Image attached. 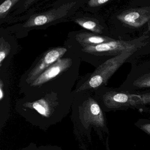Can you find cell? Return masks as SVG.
Instances as JSON below:
<instances>
[{
    "instance_id": "1",
    "label": "cell",
    "mask_w": 150,
    "mask_h": 150,
    "mask_svg": "<svg viewBox=\"0 0 150 150\" xmlns=\"http://www.w3.org/2000/svg\"><path fill=\"white\" fill-rule=\"evenodd\" d=\"M97 90L98 103L105 111L110 112L128 109L148 111L149 110L138 94L106 86L101 87Z\"/></svg>"
},
{
    "instance_id": "2",
    "label": "cell",
    "mask_w": 150,
    "mask_h": 150,
    "mask_svg": "<svg viewBox=\"0 0 150 150\" xmlns=\"http://www.w3.org/2000/svg\"><path fill=\"white\" fill-rule=\"evenodd\" d=\"M144 49H133L126 51L107 60L97 67L88 79L83 84V88L98 89L106 86L110 79L126 62H130L142 53Z\"/></svg>"
},
{
    "instance_id": "3",
    "label": "cell",
    "mask_w": 150,
    "mask_h": 150,
    "mask_svg": "<svg viewBox=\"0 0 150 150\" xmlns=\"http://www.w3.org/2000/svg\"><path fill=\"white\" fill-rule=\"evenodd\" d=\"M150 34L146 32L143 35L131 40H116L98 45L83 48V52L101 58L103 64L107 60L120 55L124 52L133 49H144L149 45Z\"/></svg>"
},
{
    "instance_id": "4",
    "label": "cell",
    "mask_w": 150,
    "mask_h": 150,
    "mask_svg": "<svg viewBox=\"0 0 150 150\" xmlns=\"http://www.w3.org/2000/svg\"><path fill=\"white\" fill-rule=\"evenodd\" d=\"M131 63L130 71L117 88L133 93L150 92V61Z\"/></svg>"
},
{
    "instance_id": "5",
    "label": "cell",
    "mask_w": 150,
    "mask_h": 150,
    "mask_svg": "<svg viewBox=\"0 0 150 150\" xmlns=\"http://www.w3.org/2000/svg\"><path fill=\"white\" fill-rule=\"evenodd\" d=\"M116 17L125 28H139L147 24L150 20V5L126 9L119 13Z\"/></svg>"
},
{
    "instance_id": "6",
    "label": "cell",
    "mask_w": 150,
    "mask_h": 150,
    "mask_svg": "<svg viewBox=\"0 0 150 150\" xmlns=\"http://www.w3.org/2000/svg\"><path fill=\"white\" fill-rule=\"evenodd\" d=\"M67 51L66 48H53L46 52L35 67L30 71L27 81L28 83L34 82L48 67L62 57Z\"/></svg>"
},
{
    "instance_id": "7",
    "label": "cell",
    "mask_w": 150,
    "mask_h": 150,
    "mask_svg": "<svg viewBox=\"0 0 150 150\" xmlns=\"http://www.w3.org/2000/svg\"><path fill=\"white\" fill-rule=\"evenodd\" d=\"M72 64V60L70 58H60L48 67L34 82L32 86H41L50 81L59 74L69 69Z\"/></svg>"
},
{
    "instance_id": "8",
    "label": "cell",
    "mask_w": 150,
    "mask_h": 150,
    "mask_svg": "<svg viewBox=\"0 0 150 150\" xmlns=\"http://www.w3.org/2000/svg\"><path fill=\"white\" fill-rule=\"evenodd\" d=\"M77 42L83 47L95 46L103 43L116 40L108 36L98 35L93 33L82 32L77 34L76 36Z\"/></svg>"
},
{
    "instance_id": "9",
    "label": "cell",
    "mask_w": 150,
    "mask_h": 150,
    "mask_svg": "<svg viewBox=\"0 0 150 150\" xmlns=\"http://www.w3.org/2000/svg\"><path fill=\"white\" fill-rule=\"evenodd\" d=\"M75 22L86 29L92 31L94 34L104 35V32L108 31L105 25L101 24L100 21L91 18H80L75 20Z\"/></svg>"
},
{
    "instance_id": "10",
    "label": "cell",
    "mask_w": 150,
    "mask_h": 150,
    "mask_svg": "<svg viewBox=\"0 0 150 150\" xmlns=\"http://www.w3.org/2000/svg\"><path fill=\"white\" fill-rule=\"evenodd\" d=\"M57 18V15L53 12H49L43 14L31 17L25 23L24 27L30 28L41 26L54 21Z\"/></svg>"
},
{
    "instance_id": "11",
    "label": "cell",
    "mask_w": 150,
    "mask_h": 150,
    "mask_svg": "<svg viewBox=\"0 0 150 150\" xmlns=\"http://www.w3.org/2000/svg\"><path fill=\"white\" fill-rule=\"evenodd\" d=\"M19 0H6L0 6V18H5L13 6H14Z\"/></svg>"
},
{
    "instance_id": "12",
    "label": "cell",
    "mask_w": 150,
    "mask_h": 150,
    "mask_svg": "<svg viewBox=\"0 0 150 150\" xmlns=\"http://www.w3.org/2000/svg\"><path fill=\"white\" fill-rule=\"evenodd\" d=\"M11 47L8 43L2 38L0 42V67L2 66V62L10 53Z\"/></svg>"
},
{
    "instance_id": "13",
    "label": "cell",
    "mask_w": 150,
    "mask_h": 150,
    "mask_svg": "<svg viewBox=\"0 0 150 150\" xmlns=\"http://www.w3.org/2000/svg\"><path fill=\"white\" fill-rule=\"evenodd\" d=\"M135 125L137 127L150 136V118L139 119Z\"/></svg>"
},
{
    "instance_id": "14",
    "label": "cell",
    "mask_w": 150,
    "mask_h": 150,
    "mask_svg": "<svg viewBox=\"0 0 150 150\" xmlns=\"http://www.w3.org/2000/svg\"><path fill=\"white\" fill-rule=\"evenodd\" d=\"M111 1L110 0H90L88 1V5L90 7H101L110 3Z\"/></svg>"
},
{
    "instance_id": "15",
    "label": "cell",
    "mask_w": 150,
    "mask_h": 150,
    "mask_svg": "<svg viewBox=\"0 0 150 150\" xmlns=\"http://www.w3.org/2000/svg\"><path fill=\"white\" fill-rule=\"evenodd\" d=\"M137 94L141 96L146 105L148 108H150V92H141Z\"/></svg>"
},
{
    "instance_id": "16",
    "label": "cell",
    "mask_w": 150,
    "mask_h": 150,
    "mask_svg": "<svg viewBox=\"0 0 150 150\" xmlns=\"http://www.w3.org/2000/svg\"><path fill=\"white\" fill-rule=\"evenodd\" d=\"M40 102L35 103L33 104V107L38 111V112L42 115H45L46 114V110L45 108L41 105Z\"/></svg>"
},
{
    "instance_id": "17",
    "label": "cell",
    "mask_w": 150,
    "mask_h": 150,
    "mask_svg": "<svg viewBox=\"0 0 150 150\" xmlns=\"http://www.w3.org/2000/svg\"><path fill=\"white\" fill-rule=\"evenodd\" d=\"M4 87V84L2 80L0 79V100H2L4 97V91L3 88Z\"/></svg>"
},
{
    "instance_id": "18",
    "label": "cell",
    "mask_w": 150,
    "mask_h": 150,
    "mask_svg": "<svg viewBox=\"0 0 150 150\" xmlns=\"http://www.w3.org/2000/svg\"><path fill=\"white\" fill-rule=\"evenodd\" d=\"M147 31H146V33H149V34H150V20L148 21V22L147 23Z\"/></svg>"
}]
</instances>
